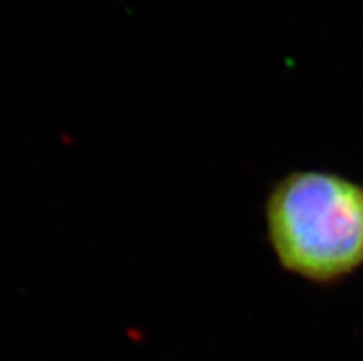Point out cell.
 I'll return each instance as SVG.
<instances>
[{"mask_svg": "<svg viewBox=\"0 0 363 361\" xmlns=\"http://www.w3.org/2000/svg\"><path fill=\"white\" fill-rule=\"evenodd\" d=\"M267 242L286 273L330 286L363 265V187L334 172L291 170L264 203Z\"/></svg>", "mask_w": 363, "mask_h": 361, "instance_id": "obj_1", "label": "cell"}]
</instances>
